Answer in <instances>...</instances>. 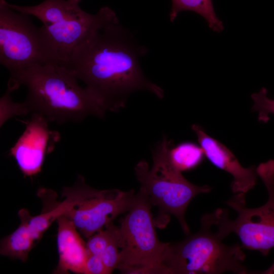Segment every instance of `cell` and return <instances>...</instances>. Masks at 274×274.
Returning <instances> with one entry per match:
<instances>
[{
	"instance_id": "1",
	"label": "cell",
	"mask_w": 274,
	"mask_h": 274,
	"mask_svg": "<svg viewBox=\"0 0 274 274\" xmlns=\"http://www.w3.org/2000/svg\"><path fill=\"white\" fill-rule=\"evenodd\" d=\"M147 52L118 20L93 32L62 65L85 84L107 111L116 112L137 91L164 97L163 89L150 81L142 70L140 59Z\"/></svg>"
},
{
	"instance_id": "2",
	"label": "cell",
	"mask_w": 274,
	"mask_h": 274,
	"mask_svg": "<svg viewBox=\"0 0 274 274\" xmlns=\"http://www.w3.org/2000/svg\"><path fill=\"white\" fill-rule=\"evenodd\" d=\"M66 66L59 63L32 66L10 76L8 89L21 85L27 88L23 102L29 113L39 114L49 122H80L86 117H104L107 111L101 101Z\"/></svg>"
},
{
	"instance_id": "3",
	"label": "cell",
	"mask_w": 274,
	"mask_h": 274,
	"mask_svg": "<svg viewBox=\"0 0 274 274\" xmlns=\"http://www.w3.org/2000/svg\"><path fill=\"white\" fill-rule=\"evenodd\" d=\"M173 144L172 140L163 136L152 150V166L150 168L146 160H141L134 167L135 174L141 184L139 191L151 206L158 208V216L154 219L156 226H165L173 215L184 233L189 235L190 229L185 219L187 208L196 196L209 192L211 187L190 182L173 166L168 156Z\"/></svg>"
},
{
	"instance_id": "4",
	"label": "cell",
	"mask_w": 274,
	"mask_h": 274,
	"mask_svg": "<svg viewBox=\"0 0 274 274\" xmlns=\"http://www.w3.org/2000/svg\"><path fill=\"white\" fill-rule=\"evenodd\" d=\"M200 221V228L195 234L168 243L162 260L168 273H251L244 264L246 254L241 245H225L217 232L212 231L215 212L203 215Z\"/></svg>"
},
{
	"instance_id": "5",
	"label": "cell",
	"mask_w": 274,
	"mask_h": 274,
	"mask_svg": "<svg viewBox=\"0 0 274 274\" xmlns=\"http://www.w3.org/2000/svg\"><path fill=\"white\" fill-rule=\"evenodd\" d=\"M256 171L267 191L266 203L249 208L246 207V194L236 193L226 203L237 212L236 218L230 220L227 210L217 209L215 226L223 239L234 233L239 238L243 248L258 251L266 256L274 248V159L261 163ZM261 273H274V262Z\"/></svg>"
},
{
	"instance_id": "6",
	"label": "cell",
	"mask_w": 274,
	"mask_h": 274,
	"mask_svg": "<svg viewBox=\"0 0 274 274\" xmlns=\"http://www.w3.org/2000/svg\"><path fill=\"white\" fill-rule=\"evenodd\" d=\"M151 204L140 191L118 228L120 263L123 273H168L162 263L168 243L160 242L155 231Z\"/></svg>"
},
{
	"instance_id": "7",
	"label": "cell",
	"mask_w": 274,
	"mask_h": 274,
	"mask_svg": "<svg viewBox=\"0 0 274 274\" xmlns=\"http://www.w3.org/2000/svg\"><path fill=\"white\" fill-rule=\"evenodd\" d=\"M62 194L65 196L63 201H58L57 196L51 201L55 217H66L87 238L105 228L119 215L127 212L135 195L132 190L93 189L80 176L74 186L64 188Z\"/></svg>"
},
{
	"instance_id": "8",
	"label": "cell",
	"mask_w": 274,
	"mask_h": 274,
	"mask_svg": "<svg viewBox=\"0 0 274 274\" xmlns=\"http://www.w3.org/2000/svg\"><path fill=\"white\" fill-rule=\"evenodd\" d=\"M0 0V63L10 76L37 65L60 63L43 25Z\"/></svg>"
},
{
	"instance_id": "9",
	"label": "cell",
	"mask_w": 274,
	"mask_h": 274,
	"mask_svg": "<svg viewBox=\"0 0 274 274\" xmlns=\"http://www.w3.org/2000/svg\"><path fill=\"white\" fill-rule=\"evenodd\" d=\"M117 20L118 19L114 11L105 7L95 14L83 10L75 16L43 25L60 63L64 64L75 48L93 32Z\"/></svg>"
},
{
	"instance_id": "10",
	"label": "cell",
	"mask_w": 274,
	"mask_h": 274,
	"mask_svg": "<svg viewBox=\"0 0 274 274\" xmlns=\"http://www.w3.org/2000/svg\"><path fill=\"white\" fill-rule=\"evenodd\" d=\"M49 122L42 115L32 113L24 132L10 150V155L25 177L34 176L41 171L46 155L60 139L58 131L50 129Z\"/></svg>"
},
{
	"instance_id": "11",
	"label": "cell",
	"mask_w": 274,
	"mask_h": 274,
	"mask_svg": "<svg viewBox=\"0 0 274 274\" xmlns=\"http://www.w3.org/2000/svg\"><path fill=\"white\" fill-rule=\"evenodd\" d=\"M192 130L205 156L218 168L232 176L231 189L234 193H246L254 188L257 183L256 167H243L234 154L223 144L208 135L200 125L194 124Z\"/></svg>"
},
{
	"instance_id": "12",
	"label": "cell",
	"mask_w": 274,
	"mask_h": 274,
	"mask_svg": "<svg viewBox=\"0 0 274 274\" xmlns=\"http://www.w3.org/2000/svg\"><path fill=\"white\" fill-rule=\"evenodd\" d=\"M56 220L59 260L54 273L64 274L71 271L84 274L88 255L86 243L72 221L63 215L59 216Z\"/></svg>"
},
{
	"instance_id": "13",
	"label": "cell",
	"mask_w": 274,
	"mask_h": 274,
	"mask_svg": "<svg viewBox=\"0 0 274 274\" xmlns=\"http://www.w3.org/2000/svg\"><path fill=\"white\" fill-rule=\"evenodd\" d=\"M30 215L27 209L19 211L21 223L15 231L1 241V255L18 259L23 262L27 259L29 253L37 242L28 225Z\"/></svg>"
},
{
	"instance_id": "14",
	"label": "cell",
	"mask_w": 274,
	"mask_h": 274,
	"mask_svg": "<svg viewBox=\"0 0 274 274\" xmlns=\"http://www.w3.org/2000/svg\"><path fill=\"white\" fill-rule=\"evenodd\" d=\"M168 156L173 166L180 172L195 168L203 161L205 156L200 146L191 142H184L170 147Z\"/></svg>"
},
{
	"instance_id": "15",
	"label": "cell",
	"mask_w": 274,
	"mask_h": 274,
	"mask_svg": "<svg viewBox=\"0 0 274 274\" xmlns=\"http://www.w3.org/2000/svg\"><path fill=\"white\" fill-rule=\"evenodd\" d=\"M117 228L118 227L112 222L88 238L86 243L88 252L100 256L115 234Z\"/></svg>"
},
{
	"instance_id": "16",
	"label": "cell",
	"mask_w": 274,
	"mask_h": 274,
	"mask_svg": "<svg viewBox=\"0 0 274 274\" xmlns=\"http://www.w3.org/2000/svg\"><path fill=\"white\" fill-rule=\"evenodd\" d=\"M251 98L254 102L252 111L258 113L259 121L267 123L269 120V115H274V99L268 97L267 90L264 87L253 93Z\"/></svg>"
},
{
	"instance_id": "17",
	"label": "cell",
	"mask_w": 274,
	"mask_h": 274,
	"mask_svg": "<svg viewBox=\"0 0 274 274\" xmlns=\"http://www.w3.org/2000/svg\"><path fill=\"white\" fill-rule=\"evenodd\" d=\"M7 89L6 93L1 98V126L9 118L14 116L25 115L29 113L24 102L18 103L12 101Z\"/></svg>"
},
{
	"instance_id": "18",
	"label": "cell",
	"mask_w": 274,
	"mask_h": 274,
	"mask_svg": "<svg viewBox=\"0 0 274 274\" xmlns=\"http://www.w3.org/2000/svg\"><path fill=\"white\" fill-rule=\"evenodd\" d=\"M109 273L117 268L120 263L118 228L106 248L100 255Z\"/></svg>"
},
{
	"instance_id": "19",
	"label": "cell",
	"mask_w": 274,
	"mask_h": 274,
	"mask_svg": "<svg viewBox=\"0 0 274 274\" xmlns=\"http://www.w3.org/2000/svg\"><path fill=\"white\" fill-rule=\"evenodd\" d=\"M84 274H109V273L100 256L88 252L85 263Z\"/></svg>"
},
{
	"instance_id": "20",
	"label": "cell",
	"mask_w": 274,
	"mask_h": 274,
	"mask_svg": "<svg viewBox=\"0 0 274 274\" xmlns=\"http://www.w3.org/2000/svg\"><path fill=\"white\" fill-rule=\"evenodd\" d=\"M72 1H73L74 2H77V3H79L81 1V0H72Z\"/></svg>"
}]
</instances>
